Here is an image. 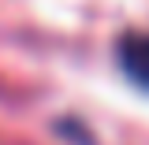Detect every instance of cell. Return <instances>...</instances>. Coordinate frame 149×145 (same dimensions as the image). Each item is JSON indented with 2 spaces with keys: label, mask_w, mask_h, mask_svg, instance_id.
Listing matches in <instances>:
<instances>
[{
  "label": "cell",
  "mask_w": 149,
  "mask_h": 145,
  "mask_svg": "<svg viewBox=\"0 0 149 145\" xmlns=\"http://www.w3.org/2000/svg\"><path fill=\"white\" fill-rule=\"evenodd\" d=\"M116 56H119L123 74H127L138 89L149 93V34H127V37H119Z\"/></svg>",
  "instance_id": "obj_1"
}]
</instances>
